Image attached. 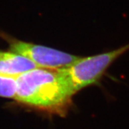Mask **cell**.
Returning a JSON list of instances; mask_svg holds the SVG:
<instances>
[{"instance_id":"cell-5","label":"cell","mask_w":129,"mask_h":129,"mask_svg":"<svg viewBox=\"0 0 129 129\" xmlns=\"http://www.w3.org/2000/svg\"><path fill=\"white\" fill-rule=\"evenodd\" d=\"M16 90V78L0 75V97L15 99Z\"/></svg>"},{"instance_id":"cell-2","label":"cell","mask_w":129,"mask_h":129,"mask_svg":"<svg viewBox=\"0 0 129 129\" xmlns=\"http://www.w3.org/2000/svg\"><path fill=\"white\" fill-rule=\"evenodd\" d=\"M129 50V43L120 48L86 58L80 57L70 66L60 70L74 93L96 83L113 62Z\"/></svg>"},{"instance_id":"cell-1","label":"cell","mask_w":129,"mask_h":129,"mask_svg":"<svg viewBox=\"0 0 129 129\" xmlns=\"http://www.w3.org/2000/svg\"><path fill=\"white\" fill-rule=\"evenodd\" d=\"M15 100L52 113L62 115L74 91L60 70L36 68L16 77Z\"/></svg>"},{"instance_id":"cell-3","label":"cell","mask_w":129,"mask_h":129,"mask_svg":"<svg viewBox=\"0 0 129 129\" xmlns=\"http://www.w3.org/2000/svg\"><path fill=\"white\" fill-rule=\"evenodd\" d=\"M0 37L8 43L11 51L27 58L40 68H66L80 58L48 47L20 41L1 31Z\"/></svg>"},{"instance_id":"cell-4","label":"cell","mask_w":129,"mask_h":129,"mask_svg":"<svg viewBox=\"0 0 129 129\" xmlns=\"http://www.w3.org/2000/svg\"><path fill=\"white\" fill-rule=\"evenodd\" d=\"M38 67L34 62L23 56L0 50V75L16 78Z\"/></svg>"}]
</instances>
